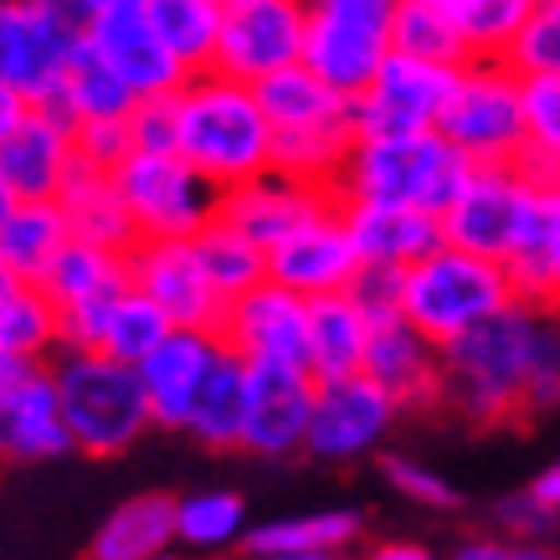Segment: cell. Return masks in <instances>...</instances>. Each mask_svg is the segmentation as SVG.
<instances>
[{
  "instance_id": "obj_1",
  "label": "cell",
  "mask_w": 560,
  "mask_h": 560,
  "mask_svg": "<svg viewBox=\"0 0 560 560\" xmlns=\"http://www.w3.org/2000/svg\"><path fill=\"white\" fill-rule=\"evenodd\" d=\"M442 407L474 427L560 411V314L510 304L442 345Z\"/></svg>"
},
{
  "instance_id": "obj_2",
  "label": "cell",
  "mask_w": 560,
  "mask_h": 560,
  "mask_svg": "<svg viewBox=\"0 0 560 560\" xmlns=\"http://www.w3.org/2000/svg\"><path fill=\"white\" fill-rule=\"evenodd\" d=\"M175 124H180L175 154L196 165L221 196L272 171V124L262 114L257 88L237 78L221 72L190 78L175 93Z\"/></svg>"
},
{
  "instance_id": "obj_3",
  "label": "cell",
  "mask_w": 560,
  "mask_h": 560,
  "mask_svg": "<svg viewBox=\"0 0 560 560\" xmlns=\"http://www.w3.org/2000/svg\"><path fill=\"white\" fill-rule=\"evenodd\" d=\"M262 114L272 124V171L335 190L345 160L360 144L355 103L324 88L308 68H289L257 88Z\"/></svg>"
},
{
  "instance_id": "obj_4",
  "label": "cell",
  "mask_w": 560,
  "mask_h": 560,
  "mask_svg": "<svg viewBox=\"0 0 560 560\" xmlns=\"http://www.w3.org/2000/svg\"><path fill=\"white\" fill-rule=\"evenodd\" d=\"M468 175L474 165L442 135L360 139L335 180V196L345 206H407V211L442 217L453 196L468 186Z\"/></svg>"
},
{
  "instance_id": "obj_5",
  "label": "cell",
  "mask_w": 560,
  "mask_h": 560,
  "mask_svg": "<svg viewBox=\"0 0 560 560\" xmlns=\"http://www.w3.org/2000/svg\"><path fill=\"white\" fill-rule=\"evenodd\" d=\"M51 381L62 396L72 453L119 458L154 427L139 365H124V360L98 355V350H62L51 360Z\"/></svg>"
},
{
  "instance_id": "obj_6",
  "label": "cell",
  "mask_w": 560,
  "mask_h": 560,
  "mask_svg": "<svg viewBox=\"0 0 560 560\" xmlns=\"http://www.w3.org/2000/svg\"><path fill=\"white\" fill-rule=\"evenodd\" d=\"M88 42V0H5L0 5V93L32 108L62 98Z\"/></svg>"
},
{
  "instance_id": "obj_7",
  "label": "cell",
  "mask_w": 560,
  "mask_h": 560,
  "mask_svg": "<svg viewBox=\"0 0 560 560\" xmlns=\"http://www.w3.org/2000/svg\"><path fill=\"white\" fill-rule=\"evenodd\" d=\"M510 304H520L510 272L458 247H438L427 262L401 272V319L422 329L438 350L463 340L478 324H489Z\"/></svg>"
},
{
  "instance_id": "obj_8",
  "label": "cell",
  "mask_w": 560,
  "mask_h": 560,
  "mask_svg": "<svg viewBox=\"0 0 560 560\" xmlns=\"http://www.w3.org/2000/svg\"><path fill=\"white\" fill-rule=\"evenodd\" d=\"M396 57V0H308L304 68L355 103Z\"/></svg>"
},
{
  "instance_id": "obj_9",
  "label": "cell",
  "mask_w": 560,
  "mask_h": 560,
  "mask_svg": "<svg viewBox=\"0 0 560 560\" xmlns=\"http://www.w3.org/2000/svg\"><path fill=\"white\" fill-rule=\"evenodd\" d=\"M438 135L474 165H525V78L504 62H474L458 72Z\"/></svg>"
},
{
  "instance_id": "obj_10",
  "label": "cell",
  "mask_w": 560,
  "mask_h": 560,
  "mask_svg": "<svg viewBox=\"0 0 560 560\" xmlns=\"http://www.w3.org/2000/svg\"><path fill=\"white\" fill-rule=\"evenodd\" d=\"M114 180L135 211L139 242H196L221 221V190L180 154H129Z\"/></svg>"
},
{
  "instance_id": "obj_11",
  "label": "cell",
  "mask_w": 560,
  "mask_h": 560,
  "mask_svg": "<svg viewBox=\"0 0 560 560\" xmlns=\"http://www.w3.org/2000/svg\"><path fill=\"white\" fill-rule=\"evenodd\" d=\"M78 129L0 93V201H57L78 171Z\"/></svg>"
},
{
  "instance_id": "obj_12",
  "label": "cell",
  "mask_w": 560,
  "mask_h": 560,
  "mask_svg": "<svg viewBox=\"0 0 560 560\" xmlns=\"http://www.w3.org/2000/svg\"><path fill=\"white\" fill-rule=\"evenodd\" d=\"M308 5L299 0H221V47L217 72L247 88L289 68H304Z\"/></svg>"
},
{
  "instance_id": "obj_13",
  "label": "cell",
  "mask_w": 560,
  "mask_h": 560,
  "mask_svg": "<svg viewBox=\"0 0 560 560\" xmlns=\"http://www.w3.org/2000/svg\"><path fill=\"white\" fill-rule=\"evenodd\" d=\"M529 196H535V175H529L525 165L474 171L468 186L453 196V206L442 211V242L504 268L514 253V242H520V232H525Z\"/></svg>"
},
{
  "instance_id": "obj_14",
  "label": "cell",
  "mask_w": 560,
  "mask_h": 560,
  "mask_svg": "<svg viewBox=\"0 0 560 560\" xmlns=\"http://www.w3.org/2000/svg\"><path fill=\"white\" fill-rule=\"evenodd\" d=\"M88 47L119 72L139 103L175 98L190 83V72L154 32L150 0H88Z\"/></svg>"
},
{
  "instance_id": "obj_15",
  "label": "cell",
  "mask_w": 560,
  "mask_h": 560,
  "mask_svg": "<svg viewBox=\"0 0 560 560\" xmlns=\"http://www.w3.org/2000/svg\"><path fill=\"white\" fill-rule=\"evenodd\" d=\"M401 401L381 390L371 375H345V381H319L314 390V422H308V458L319 463H355L381 453L390 427L401 417Z\"/></svg>"
},
{
  "instance_id": "obj_16",
  "label": "cell",
  "mask_w": 560,
  "mask_h": 560,
  "mask_svg": "<svg viewBox=\"0 0 560 560\" xmlns=\"http://www.w3.org/2000/svg\"><path fill=\"white\" fill-rule=\"evenodd\" d=\"M458 72L432 68L417 57H390L381 78L355 98V129L360 139H411V135H438V119L447 98H453Z\"/></svg>"
},
{
  "instance_id": "obj_17",
  "label": "cell",
  "mask_w": 560,
  "mask_h": 560,
  "mask_svg": "<svg viewBox=\"0 0 560 560\" xmlns=\"http://www.w3.org/2000/svg\"><path fill=\"white\" fill-rule=\"evenodd\" d=\"M129 262V283L150 299L175 329H211L226 319V299L211 289L196 242H139Z\"/></svg>"
},
{
  "instance_id": "obj_18",
  "label": "cell",
  "mask_w": 560,
  "mask_h": 560,
  "mask_svg": "<svg viewBox=\"0 0 560 560\" xmlns=\"http://www.w3.org/2000/svg\"><path fill=\"white\" fill-rule=\"evenodd\" d=\"M217 335L247 365H299V371H308V299L289 293L272 278L262 289L226 304V319H221Z\"/></svg>"
},
{
  "instance_id": "obj_19",
  "label": "cell",
  "mask_w": 560,
  "mask_h": 560,
  "mask_svg": "<svg viewBox=\"0 0 560 560\" xmlns=\"http://www.w3.org/2000/svg\"><path fill=\"white\" fill-rule=\"evenodd\" d=\"M0 447L11 463H47L72 453L51 365L0 360Z\"/></svg>"
},
{
  "instance_id": "obj_20",
  "label": "cell",
  "mask_w": 560,
  "mask_h": 560,
  "mask_svg": "<svg viewBox=\"0 0 560 560\" xmlns=\"http://www.w3.org/2000/svg\"><path fill=\"white\" fill-rule=\"evenodd\" d=\"M314 390H319V381L308 371H299V365H247V432H242V453L268 463L308 453Z\"/></svg>"
},
{
  "instance_id": "obj_21",
  "label": "cell",
  "mask_w": 560,
  "mask_h": 560,
  "mask_svg": "<svg viewBox=\"0 0 560 560\" xmlns=\"http://www.w3.org/2000/svg\"><path fill=\"white\" fill-rule=\"evenodd\" d=\"M268 278L283 283L299 299H335V293H350L360 278V253L355 237H350V221H345V206H324L319 217L299 226L283 247L268 253Z\"/></svg>"
},
{
  "instance_id": "obj_22",
  "label": "cell",
  "mask_w": 560,
  "mask_h": 560,
  "mask_svg": "<svg viewBox=\"0 0 560 560\" xmlns=\"http://www.w3.org/2000/svg\"><path fill=\"white\" fill-rule=\"evenodd\" d=\"M221 355H226V345H221V335H211V329H171V340L139 365V381H144V396H150L154 427L186 432L190 411L201 401L206 381L217 375Z\"/></svg>"
},
{
  "instance_id": "obj_23",
  "label": "cell",
  "mask_w": 560,
  "mask_h": 560,
  "mask_svg": "<svg viewBox=\"0 0 560 560\" xmlns=\"http://www.w3.org/2000/svg\"><path fill=\"white\" fill-rule=\"evenodd\" d=\"M335 201H340L335 190L304 186V180H289V175L268 171V175H257V180H247V186L221 196V221H226L232 232H242L253 247L272 253V247H283L299 226H308L324 206H335Z\"/></svg>"
},
{
  "instance_id": "obj_24",
  "label": "cell",
  "mask_w": 560,
  "mask_h": 560,
  "mask_svg": "<svg viewBox=\"0 0 560 560\" xmlns=\"http://www.w3.org/2000/svg\"><path fill=\"white\" fill-rule=\"evenodd\" d=\"M365 375L381 390H390L401 407H442V350L422 329H411L401 314L371 329Z\"/></svg>"
},
{
  "instance_id": "obj_25",
  "label": "cell",
  "mask_w": 560,
  "mask_h": 560,
  "mask_svg": "<svg viewBox=\"0 0 560 560\" xmlns=\"http://www.w3.org/2000/svg\"><path fill=\"white\" fill-rule=\"evenodd\" d=\"M345 221H350V237H355L360 268L411 272L438 247H447L442 242V217L407 211V206H345Z\"/></svg>"
},
{
  "instance_id": "obj_26",
  "label": "cell",
  "mask_w": 560,
  "mask_h": 560,
  "mask_svg": "<svg viewBox=\"0 0 560 560\" xmlns=\"http://www.w3.org/2000/svg\"><path fill=\"white\" fill-rule=\"evenodd\" d=\"M365 520L360 510H340V504H324V510L304 514H272L262 525H253L242 560H278V556H355Z\"/></svg>"
},
{
  "instance_id": "obj_27",
  "label": "cell",
  "mask_w": 560,
  "mask_h": 560,
  "mask_svg": "<svg viewBox=\"0 0 560 560\" xmlns=\"http://www.w3.org/2000/svg\"><path fill=\"white\" fill-rule=\"evenodd\" d=\"M72 247L62 201H0V278L42 283Z\"/></svg>"
},
{
  "instance_id": "obj_28",
  "label": "cell",
  "mask_w": 560,
  "mask_h": 560,
  "mask_svg": "<svg viewBox=\"0 0 560 560\" xmlns=\"http://www.w3.org/2000/svg\"><path fill=\"white\" fill-rule=\"evenodd\" d=\"M57 201H62V211H68L72 242H88V247H103V253H119V257H129L139 247L135 211H129L119 180H114L108 171L78 165Z\"/></svg>"
},
{
  "instance_id": "obj_29",
  "label": "cell",
  "mask_w": 560,
  "mask_h": 560,
  "mask_svg": "<svg viewBox=\"0 0 560 560\" xmlns=\"http://www.w3.org/2000/svg\"><path fill=\"white\" fill-rule=\"evenodd\" d=\"M175 510L180 493H135L108 510L93 540L88 560H165L175 556Z\"/></svg>"
},
{
  "instance_id": "obj_30",
  "label": "cell",
  "mask_w": 560,
  "mask_h": 560,
  "mask_svg": "<svg viewBox=\"0 0 560 560\" xmlns=\"http://www.w3.org/2000/svg\"><path fill=\"white\" fill-rule=\"evenodd\" d=\"M247 535H253V520H247V499L237 489L180 493V510H175V550H180V560L242 556Z\"/></svg>"
},
{
  "instance_id": "obj_31",
  "label": "cell",
  "mask_w": 560,
  "mask_h": 560,
  "mask_svg": "<svg viewBox=\"0 0 560 560\" xmlns=\"http://www.w3.org/2000/svg\"><path fill=\"white\" fill-rule=\"evenodd\" d=\"M371 329L365 308L350 293L335 299H314L308 304V375L314 381H345V375L365 371V350H371Z\"/></svg>"
},
{
  "instance_id": "obj_32",
  "label": "cell",
  "mask_w": 560,
  "mask_h": 560,
  "mask_svg": "<svg viewBox=\"0 0 560 560\" xmlns=\"http://www.w3.org/2000/svg\"><path fill=\"white\" fill-rule=\"evenodd\" d=\"M62 355V314L42 283L0 278V360L51 365Z\"/></svg>"
},
{
  "instance_id": "obj_33",
  "label": "cell",
  "mask_w": 560,
  "mask_h": 560,
  "mask_svg": "<svg viewBox=\"0 0 560 560\" xmlns=\"http://www.w3.org/2000/svg\"><path fill=\"white\" fill-rule=\"evenodd\" d=\"M47 299L57 304V314H72L83 304H98V299H114V293H129V262L119 253H103V247H88V242H72L68 253L51 262V272L42 278Z\"/></svg>"
},
{
  "instance_id": "obj_34",
  "label": "cell",
  "mask_w": 560,
  "mask_h": 560,
  "mask_svg": "<svg viewBox=\"0 0 560 560\" xmlns=\"http://www.w3.org/2000/svg\"><path fill=\"white\" fill-rule=\"evenodd\" d=\"M242 432H247V360L226 350L217 375L206 381L196 411H190L186 438L221 453V447H242Z\"/></svg>"
},
{
  "instance_id": "obj_35",
  "label": "cell",
  "mask_w": 560,
  "mask_h": 560,
  "mask_svg": "<svg viewBox=\"0 0 560 560\" xmlns=\"http://www.w3.org/2000/svg\"><path fill=\"white\" fill-rule=\"evenodd\" d=\"M150 21L160 42L190 78L217 72L221 47V0H150Z\"/></svg>"
},
{
  "instance_id": "obj_36",
  "label": "cell",
  "mask_w": 560,
  "mask_h": 560,
  "mask_svg": "<svg viewBox=\"0 0 560 560\" xmlns=\"http://www.w3.org/2000/svg\"><path fill=\"white\" fill-rule=\"evenodd\" d=\"M135 108H139V98L124 88V78L83 42V51H78V62H72V72H68V83H62V98L51 103V114H62V119L78 129V124L129 119Z\"/></svg>"
},
{
  "instance_id": "obj_37",
  "label": "cell",
  "mask_w": 560,
  "mask_h": 560,
  "mask_svg": "<svg viewBox=\"0 0 560 560\" xmlns=\"http://www.w3.org/2000/svg\"><path fill=\"white\" fill-rule=\"evenodd\" d=\"M396 51L432 68H474L458 26L447 16V0H396Z\"/></svg>"
},
{
  "instance_id": "obj_38",
  "label": "cell",
  "mask_w": 560,
  "mask_h": 560,
  "mask_svg": "<svg viewBox=\"0 0 560 560\" xmlns=\"http://www.w3.org/2000/svg\"><path fill=\"white\" fill-rule=\"evenodd\" d=\"M196 253H201V268H206V278H211V289H217L226 304L268 283V253L253 247L242 232H232L226 221L206 226L201 237H196Z\"/></svg>"
},
{
  "instance_id": "obj_39",
  "label": "cell",
  "mask_w": 560,
  "mask_h": 560,
  "mask_svg": "<svg viewBox=\"0 0 560 560\" xmlns=\"http://www.w3.org/2000/svg\"><path fill=\"white\" fill-rule=\"evenodd\" d=\"M535 0H447V16L458 26L474 62H504Z\"/></svg>"
},
{
  "instance_id": "obj_40",
  "label": "cell",
  "mask_w": 560,
  "mask_h": 560,
  "mask_svg": "<svg viewBox=\"0 0 560 560\" xmlns=\"http://www.w3.org/2000/svg\"><path fill=\"white\" fill-rule=\"evenodd\" d=\"M171 329L175 324L165 319L144 293L129 289L119 299V308L108 314V329H103V340H98V355H114V360H124V365H144L160 345L171 340Z\"/></svg>"
},
{
  "instance_id": "obj_41",
  "label": "cell",
  "mask_w": 560,
  "mask_h": 560,
  "mask_svg": "<svg viewBox=\"0 0 560 560\" xmlns=\"http://www.w3.org/2000/svg\"><path fill=\"white\" fill-rule=\"evenodd\" d=\"M525 171L560 180V78H525Z\"/></svg>"
},
{
  "instance_id": "obj_42",
  "label": "cell",
  "mask_w": 560,
  "mask_h": 560,
  "mask_svg": "<svg viewBox=\"0 0 560 560\" xmlns=\"http://www.w3.org/2000/svg\"><path fill=\"white\" fill-rule=\"evenodd\" d=\"M504 68L520 78H560V0H535L529 21L514 36Z\"/></svg>"
},
{
  "instance_id": "obj_43",
  "label": "cell",
  "mask_w": 560,
  "mask_h": 560,
  "mask_svg": "<svg viewBox=\"0 0 560 560\" xmlns=\"http://www.w3.org/2000/svg\"><path fill=\"white\" fill-rule=\"evenodd\" d=\"M381 474H386V483L401 493L407 504H422V510H453V504H458V489H453L438 468H427L422 458L386 453V458H381Z\"/></svg>"
},
{
  "instance_id": "obj_44",
  "label": "cell",
  "mask_w": 560,
  "mask_h": 560,
  "mask_svg": "<svg viewBox=\"0 0 560 560\" xmlns=\"http://www.w3.org/2000/svg\"><path fill=\"white\" fill-rule=\"evenodd\" d=\"M493 520H499V535L514 540V545H550L556 540V529H560V520L545 510L540 493L529 489V483L520 493H510V499H499Z\"/></svg>"
},
{
  "instance_id": "obj_45",
  "label": "cell",
  "mask_w": 560,
  "mask_h": 560,
  "mask_svg": "<svg viewBox=\"0 0 560 560\" xmlns=\"http://www.w3.org/2000/svg\"><path fill=\"white\" fill-rule=\"evenodd\" d=\"M78 165H93V171L119 175L124 160L135 154V135H129V119H103V124H78Z\"/></svg>"
},
{
  "instance_id": "obj_46",
  "label": "cell",
  "mask_w": 560,
  "mask_h": 560,
  "mask_svg": "<svg viewBox=\"0 0 560 560\" xmlns=\"http://www.w3.org/2000/svg\"><path fill=\"white\" fill-rule=\"evenodd\" d=\"M129 135H135V154H175L180 124H175V98H150L129 114Z\"/></svg>"
},
{
  "instance_id": "obj_47",
  "label": "cell",
  "mask_w": 560,
  "mask_h": 560,
  "mask_svg": "<svg viewBox=\"0 0 560 560\" xmlns=\"http://www.w3.org/2000/svg\"><path fill=\"white\" fill-rule=\"evenodd\" d=\"M360 308H365V319L381 324V319H396L401 314V272H381V268H360L355 289H350Z\"/></svg>"
},
{
  "instance_id": "obj_48",
  "label": "cell",
  "mask_w": 560,
  "mask_h": 560,
  "mask_svg": "<svg viewBox=\"0 0 560 560\" xmlns=\"http://www.w3.org/2000/svg\"><path fill=\"white\" fill-rule=\"evenodd\" d=\"M447 560H560L550 545H514L504 535H468L447 550Z\"/></svg>"
},
{
  "instance_id": "obj_49",
  "label": "cell",
  "mask_w": 560,
  "mask_h": 560,
  "mask_svg": "<svg viewBox=\"0 0 560 560\" xmlns=\"http://www.w3.org/2000/svg\"><path fill=\"white\" fill-rule=\"evenodd\" d=\"M355 560H447V556H438L422 540H365L355 550Z\"/></svg>"
},
{
  "instance_id": "obj_50",
  "label": "cell",
  "mask_w": 560,
  "mask_h": 560,
  "mask_svg": "<svg viewBox=\"0 0 560 560\" xmlns=\"http://www.w3.org/2000/svg\"><path fill=\"white\" fill-rule=\"evenodd\" d=\"M529 489L540 493V504H545V510H550V514H556V520H560V458L550 463V468H540Z\"/></svg>"
},
{
  "instance_id": "obj_51",
  "label": "cell",
  "mask_w": 560,
  "mask_h": 560,
  "mask_svg": "<svg viewBox=\"0 0 560 560\" xmlns=\"http://www.w3.org/2000/svg\"><path fill=\"white\" fill-rule=\"evenodd\" d=\"M550 308L560 314V226H556V247H550Z\"/></svg>"
},
{
  "instance_id": "obj_52",
  "label": "cell",
  "mask_w": 560,
  "mask_h": 560,
  "mask_svg": "<svg viewBox=\"0 0 560 560\" xmlns=\"http://www.w3.org/2000/svg\"><path fill=\"white\" fill-rule=\"evenodd\" d=\"M278 560H355V556H278Z\"/></svg>"
},
{
  "instance_id": "obj_53",
  "label": "cell",
  "mask_w": 560,
  "mask_h": 560,
  "mask_svg": "<svg viewBox=\"0 0 560 560\" xmlns=\"http://www.w3.org/2000/svg\"><path fill=\"white\" fill-rule=\"evenodd\" d=\"M165 560H180V556H165Z\"/></svg>"
}]
</instances>
